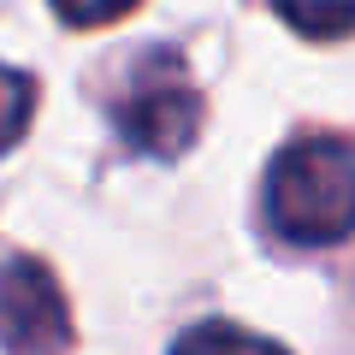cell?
I'll use <instances>...</instances> for the list:
<instances>
[{"mask_svg": "<svg viewBox=\"0 0 355 355\" xmlns=\"http://www.w3.org/2000/svg\"><path fill=\"white\" fill-rule=\"evenodd\" d=\"M137 0H53V12L65 18V24H77V30H101V24H113V18H125Z\"/></svg>", "mask_w": 355, "mask_h": 355, "instance_id": "obj_7", "label": "cell"}, {"mask_svg": "<svg viewBox=\"0 0 355 355\" xmlns=\"http://www.w3.org/2000/svg\"><path fill=\"white\" fill-rule=\"evenodd\" d=\"M272 6L308 42H343L349 36V0H272Z\"/></svg>", "mask_w": 355, "mask_h": 355, "instance_id": "obj_5", "label": "cell"}, {"mask_svg": "<svg viewBox=\"0 0 355 355\" xmlns=\"http://www.w3.org/2000/svg\"><path fill=\"white\" fill-rule=\"evenodd\" d=\"M30 113H36V89H30V77H18V71H6V65H0V154L18 148Z\"/></svg>", "mask_w": 355, "mask_h": 355, "instance_id": "obj_6", "label": "cell"}, {"mask_svg": "<svg viewBox=\"0 0 355 355\" xmlns=\"http://www.w3.org/2000/svg\"><path fill=\"white\" fill-rule=\"evenodd\" d=\"M0 349L6 355H65L71 349V314L42 261L0 266Z\"/></svg>", "mask_w": 355, "mask_h": 355, "instance_id": "obj_3", "label": "cell"}, {"mask_svg": "<svg viewBox=\"0 0 355 355\" xmlns=\"http://www.w3.org/2000/svg\"><path fill=\"white\" fill-rule=\"evenodd\" d=\"M266 219L291 243L331 249L349 231V142L302 137L266 172Z\"/></svg>", "mask_w": 355, "mask_h": 355, "instance_id": "obj_1", "label": "cell"}, {"mask_svg": "<svg viewBox=\"0 0 355 355\" xmlns=\"http://www.w3.org/2000/svg\"><path fill=\"white\" fill-rule=\"evenodd\" d=\"M119 125H125L130 148L142 154H184L202 125V95H196L190 71L178 53H148L137 65L125 89V107H119Z\"/></svg>", "mask_w": 355, "mask_h": 355, "instance_id": "obj_2", "label": "cell"}, {"mask_svg": "<svg viewBox=\"0 0 355 355\" xmlns=\"http://www.w3.org/2000/svg\"><path fill=\"white\" fill-rule=\"evenodd\" d=\"M172 355H284L272 338H254V331H243V326H190L184 338H178V349Z\"/></svg>", "mask_w": 355, "mask_h": 355, "instance_id": "obj_4", "label": "cell"}]
</instances>
